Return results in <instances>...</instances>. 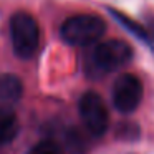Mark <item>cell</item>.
<instances>
[{"instance_id":"9","label":"cell","mask_w":154,"mask_h":154,"mask_svg":"<svg viewBox=\"0 0 154 154\" xmlns=\"http://www.w3.org/2000/svg\"><path fill=\"white\" fill-rule=\"evenodd\" d=\"M28 154H61V149L53 141H42L37 146H33V149Z\"/></svg>"},{"instance_id":"7","label":"cell","mask_w":154,"mask_h":154,"mask_svg":"<svg viewBox=\"0 0 154 154\" xmlns=\"http://www.w3.org/2000/svg\"><path fill=\"white\" fill-rule=\"evenodd\" d=\"M20 131V124L14 111L0 109V146L8 144L17 137Z\"/></svg>"},{"instance_id":"3","label":"cell","mask_w":154,"mask_h":154,"mask_svg":"<svg viewBox=\"0 0 154 154\" xmlns=\"http://www.w3.org/2000/svg\"><path fill=\"white\" fill-rule=\"evenodd\" d=\"M10 37L14 51L20 58H30L40 45V28L32 15L18 12L10 18Z\"/></svg>"},{"instance_id":"1","label":"cell","mask_w":154,"mask_h":154,"mask_svg":"<svg viewBox=\"0 0 154 154\" xmlns=\"http://www.w3.org/2000/svg\"><path fill=\"white\" fill-rule=\"evenodd\" d=\"M133 58V48L123 40H109L98 43L86 58V71L90 76H103L119 70Z\"/></svg>"},{"instance_id":"2","label":"cell","mask_w":154,"mask_h":154,"mask_svg":"<svg viewBox=\"0 0 154 154\" xmlns=\"http://www.w3.org/2000/svg\"><path fill=\"white\" fill-rule=\"evenodd\" d=\"M106 32V23L96 15H75L63 22L60 35L68 45L86 47L96 43Z\"/></svg>"},{"instance_id":"6","label":"cell","mask_w":154,"mask_h":154,"mask_svg":"<svg viewBox=\"0 0 154 154\" xmlns=\"http://www.w3.org/2000/svg\"><path fill=\"white\" fill-rule=\"evenodd\" d=\"M22 93H23V85L20 78L10 73L0 75V100L7 103H15L22 98Z\"/></svg>"},{"instance_id":"8","label":"cell","mask_w":154,"mask_h":154,"mask_svg":"<svg viewBox=\"0 0 154 154\" xmlns=\"http://www.w3.org/2000/svg\"><path fill=\"white\" fill-rule=\"evenodd\" d=\"M111 14H113V17L116 18V20L119 22V23L123 25V27L126 28V30L129 32L131 35H134L137 40H141L143 43H151V35H149V32H147L146 28L143 27V25H139L137 22H134L133 18H129L128 15L121 14V12L113 10Z\"/></svg>"},{"instance_id":"5","label":"cell","mask_w":154,"mask_h":154,"mask_svg":"<svg viewBox=\"0 0 154 154\" xmlns=\"http://www.w3.org/2000/svg\"><path fill=\"white\" fill-rule=\"evenodd\" d=\"M143 83L136 75L124 73L114 81L111 98L113 104L119 113H133L137 109L143 100Z\"/></svg>"},{"instance_id":"4","label":"cell","mask_w":154,"mask_h":154,"mask_svg":"<svg viewBox=\"0 0 154 154\" xmlns=\"http://www.w3.org/2000/svg\"><path fill=\"white\" fill-rule=\"evenodd\" d=\"M80 116L83 119V124L93 136H103L109 128V114H108L106 103L103 98L94 91H88L81 96L80 104Z\"/></svg>"},{"instance_id":"10","label":"cell","mask_w":154,"mask_h":154,"mask_svg":"<svg viewBox=\"0 0 154 154\" xmlns=\"http://www.w3.org/2000/svg\"><path fill=\"white\" fill-rule=\"evenodd\" d=\"M149 35H151V38L154 40V18L149 20Z\"/></svg>"}]
</instances>
